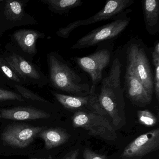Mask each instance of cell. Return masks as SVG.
I'll use <instances>...</instances> for the list:
<instances>
[{
  "label": "cell",
  "mask_w": 159,
  "mask_h": 159,
  "mask_svg": "<svg viewBox=\"0 0 159 159\" xmlns=\"http://www.w3.org/2000/svg\"><path fill=\"white\" fill-rule=\"evenodd\" d=\"M122 65L119 58L113 60L107 76L102 79L98 101L108 119L116 130L126 124L125 103L121 86Z\"/></svg>",
  "instance_id": "cell-1"
},
{
  "label": "cell",
  "mask_w": 159,
  "mask_h": 159,
  "mask_svg": "<svg viewBox=\"0 0 159 159\" xmlns=\"http://www.w3.org/2000/svg\"><path fill=\"white\" fill-rule=\"evenodd\" d=\"M50 78L52 84L58 90L75 96L91 94L90 87L84 83L81 78L71 67L54 55L48 59Z\"/></svg>",
  "instance_id": "cell-2"
},
{
  "label": "cell",
  "mask_w": 159,
  "mask_h": 159,
  "mask_svg": "<svg viewBox=\"0 0 159 159\" xmlns=\"http://www.w3.org/2000/svg\"><path fill=\"white\" fill-rule=\"evenodd\" d=\"M134 0H110L104 7L93 16L87 19L79 20L69 24L65 27L59 29L57 32L58 37L67 39L74 30L82 26L93 25L98 22L109 19L114 20L123 17L122 15L129 11V8L134 3Z\"/></svg>",
  "instance_id": "cell-3"
},
{
  "label": "cell",
  "mask_w": 159,
  "mask_h": 159,
  "mask_svg": "<svg viewBox=\"0 0 159 159\" xmlns=\"http://www.w3.org/2000/svg\"><path fill=\"white\" fill-rule=\"evenodd\" d=\"M74 128L86 130L88 134L108 141L118 139L116 130L107 117L98 113L76 111L71 117Z\"/></svg>",
  "instance_id": "cell-4"
},
{
  "label": "cell",
  "mask_w": 159,
  "mask_h": 159,
  "mask_svg": "<svg viewBox=\"0 0 159 159\" xmlns=\"http://www.w3.org/2000/svg\"><path fill=\"white\" fill-rule=\"evenodd\" d=\"M126 55V70L133 73L152 96L154 92L153 74L144 49L136 43H132L128 47Z\"/></svg>",
  "instance_id": "cell-5"
},
{
  "label": "cell",
  "mask_w": 159,
  "mask_h": 159,
  "mask_svg": "<svg viewBox=\"0 0 159 159\" xmlns=\"http://www.w3.org/2000/svg\"><path fill=\"white\" fill-rule=\"evenodd\" d=\"M131 19L123 16L92 30L78 40L71 48L73 50L85 49L95 46L103 41L117 38L128 26Z\"/></svg>",
  "instance_id": "cell-6"
},
{
  "label": "cell",
  "mask_w": 159,
  "mask_h": 159,
  "mask_svg": "<svg viewBox=\"0 0 159 159\" xmlns=\"http://www.w3.org/2000/svg\"><path fill=\"white\" fill-rule=\"evenodd\" d=\"M111 54L109 49H101L87 56L74 58V61L78 66L91 77L92 81V85L90 87L91 94H95L96 88L103 79V70L108 66Z\"/></svg>",
  "instance_id": "cell-7"
},
{
  "label": "cell",
  "mask_w": 159,
  "mask_h": 159,
  "mask_svg": "<svg viewBox=\"0 0 159 159\" xmlns=\"http://www.w3.org/2000/svg\"><path fill=\"white\" fill-rule=\"evenodd\" d=\"M45 127L34 126L26 124L10 125L1 134L4 143L18 148H24L29 146Z\"/></svg>",
  "instance_id": "cell-8"
},
{
  "label": "cell",
  "mask_w": 159,
  "mask_h": 159,
  "mask_svg": "<svg viewBox=\"0 0 159 159\" xmlns=\"http://www.w3.org/2000/svg\"><path fill=\"white\" fill-rule=\"evenodd\" d=\"M159 148V129H153L138 137L129 143L123 151L122 159H142Z\"/></svg>",
  "instance_id": "cell-9"
},
{
  "label": "cell",
  "mask_w": 159,
  "mask_h": 159,
  "mask_svg": "<svg viewBox=\"0 0 159 159\" xmlns=\"http://www.w3.org/2000/svg\"><path fill=\"white\" fill-rule=\"evenodd\" d=\"M53 94L58 102L69 110L75 112H93L107 117L99 104L96 94L84 96H75L56 93H53Z\"/></svg>",
  "instance_id": "cell-10"
},
{
  "label": "cell",
  "mask_w": 159,
  "mask_h": 159,
  "mask_svg": "<svg viewBox=\"0 0 159 159\" xmlns=\"http://www.w3.org/2000/svg\"><path fill=\"white\" fill-rule=\"evenodd\" d=\"M124 79L126 95L132 104L139 107H144L150 104L152 96L133 73L126 70Z\"/></svg>",
  "instance_id": "cell-11"
},
{
  "label": "cell",
  "mask_w": 159,
  "mask_h": 159,
  "mask_svg": "<svg viewBox=\"0 0 159 159\" xmlns=\"http://www.w3.org/2000/svg\"><path fill=\"white\" fill-rule=\"evenodd\" d=\"M49 113L31 107H17L0 109V119L14 120H31L50 118Z\"/></svg>",
  "instance_id": "cell-12"
},
{
  "label": "cell",
  "mask_w": 159,
  "mask_h": 159,
  "mask_svg": "<svg viewBox=\"0 0 159 159\" xmlns=\"http://www.w3.org/2000/svg\"><path fill=\"white\" fill-rule=\"evenodd\" d=\"M142 6L146 30L155 35L159 30V0H143Z\"/></svg>",
  "instance_id": "cell-13"
},
{
  "label": "cell",
  "mask_w": 159,
  "mask_h": 159,
  "mask_svg": "<svg viewBox=\"0 0 159 159\" xmlns=\"http://www.w3.org/2000/svg\"><path fill=\"white\" fill-rule=\"evenodd\" d=\"M4 60L17 74L22 77L39 80L40 74L35 67L20 56L13 53Z\"/></svg>",
  "instance_id": "cell-14"
},
{
  "label": "cell",
  "mask_w": 159,
  "mask_h": 159,
  "mask_svg": "<svg viewBox=\"0 0 159 159\" xmlns=\"http://www.w3.org/2000/svg\"><path fill=\"white\" fill-rule=\"evenodd\" d=\"M38 137L44 141L45 148L50 150L67 142L70 136L64 129L55 127L43 129L39 134Z\"/></svg>",
  "instance_id": "cell-15"
},
{
  "label": "cell",
  "mask_w": 159,
  "mask_h": 159,
  "mask_svg": "<svg viewBox=\"0 0 159 159\" xmlns=\"http://www.w3.org/2000/svg\"><path fill=\"white\" fill-rule=\"evenodd\" d=\"M40 37V33L30 30H21L14 34L18 45L24 52L30 54L36 52V41Z\"/></svg>",
  "instance_id": "cell-16"
},
{
  "label": "cell",
  "mask_w": 159,
  "mask_h": 159,
  "mask_svg": "<svg viewBox=\"0 0 159 159\" xmlns=\"http://www.w3.org/2000/svg\"><path fill=\"white\" fill-rule=\"evenodd\" d=\"M43 2L52 11L59 14L66 13L83 4L81 0H44Z\"/></svg>",
  "instance_id": "cell-17"
},
{
  "label": "cell",
  "mask_w": 159,
  "mask_h": 159,
  "mask_svg": "<svg viewBox=\"0 0 159 159\" xmlns=\"http://www.w3.org/2000/svg\"><path fill=\"white\" fill-rule=\"evenodd\" d=\"M4 14L8 20L13 21L21 20L24 15L23 4L19 2L7 1Z\"/></svg>",
  "instance_id": "cell-18"
},
{
  "label": "cell",
  "mask_w": 159,
  "mask_h": 159,
  "mask_svg": "<svg viewBox=\"0 0 159 159\" xmlns=\"http://www.w3.org/2000/svg\"><path fill=\"white\" fill-rule=\"evenodd\" d=\"M137 116L139 123L147 127H152L158 124V118L148 110L139 111Z\"/></svg>",
  "instance_id": "cell-19"
},
{
  "label": "cell",
  "mask_w": 159,
  "mask_h": 159,
  "mask_svg": "<svg viewBox=\"0 0 159 159\" xmlns=\"http://www.w3.org/2000/svg\"><path fill=\"white\" fill-rule=\"evenodd\" d=\"M152 62L154 67L153 75V91L158 101L159 100V55L152 52Z\"/></svg>",
  "instance_id": "cell-20"
},
{
  "label": "cell",
  "mask_w": 159,
  "mask_h": 159,
  "mask_svg": "<svg viewBox=\"0 0 159 159\" xmlns=\"http://www.w3.org/2000/svg\"><path fill=\"white\" fill-rule=\"evenodd\" d=\"M0 69L9 79L17 82L20 81L17 73L8 65L5 60L2 58H0Z\"/></svg>",
  "instance_id": "cell-21"
},
{
  "label": "cell",
  "mask_w": 159,
  "mask_h": 159,
  "mask_svg": "<svg viewBox=\"0 0 159 159\" xmlns=\"http://www.w3.org/2000/svg\"><path fill=\"white\" fill-rule=\"evenodd\" d=\"M15 88L18 91L21 96H23L25 98L27 99H31L33 100H37V101H40V102H46L47 100L44 99L43 98L41 97L40 96L34 93L30 90L21 85H16Z\"/></svg>",
  "instance_id": "cell-22"
},
{
  "label": "cell",
  "mask_w": 159,
  "mask_h": 159,
  "mask_svg": "<svg viewBox=\"0 0 159 159\" xmlns=\"http://www.w3.org/2000/svg\"><path fill=\"white\" fill-rule=\"evenodd\" d=\"M6 100H18L23 101L24 99L20 95L14 92L0 89V102Z\"/></svg>",
  "instance_id": "cell-23"
},
{
  "label": "cell",
  "mask_w": 159,
  "mask_h": 159,
  "mask_svg": "<svg viewBox=\"0 0 159 159\" xmlns=\"http://www.w3.org/2000/svg\"><path fill=\"white\" fill-rule=\"evenodd\" d=\"M84 159H108L104 154H98L89 148H85L83 153Z\"/></svg>",
  "instance_id": "cell-24"
},
{
  "label": "cell",
  "mask_w": 159,
  "mask_h": 159,
  "mask_svg": "<svg viewBox=\"0 0 159 159\" xmlns=\"http://www.w3.org/2000/svg\"><path fill=\"white\" fill-rule=\"evenodd\" d=\"M79 150L75 149L67 153L62 159H78Z\"/></svg>",
  "instance_id": "cell-25"
},
{
  "label": "cell",
  "mask_w": 159,
  "mask_h": 159,
  "mask_svg": "<svg viewBox=\"0 0 159 159\" xmlns=\"http://www.w3.org/2000/svg\"><path fill=\"white\" fill-rule=\"evenodd\" d=\"M152 52L156 53L157 54L159 55V43L157 41L154 44V47H153V50Z\"/></svg>",
  "instance_id": "cell-26"
},
{
  "label": "cell",
  "mask_w": 159,
  "mask_h": 159,
  "mask_svg": "<svg viewBox=\"0 0 159 159\" xmlns=\"http://www.w3.org/2000/svg\"><path fill=\"white\" fill-rule=\"evenodd\" d=\"M51 159V157H48L47 158H39V159Z\"/></svg>",
  "instance_id": "cell-27"
}]
</instances>
